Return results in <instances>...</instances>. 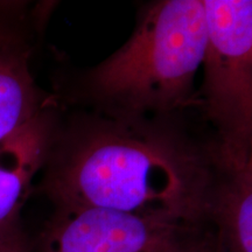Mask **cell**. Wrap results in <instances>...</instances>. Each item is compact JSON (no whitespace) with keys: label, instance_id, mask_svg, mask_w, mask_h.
<instances>
[{"label":"cell","instance_id":"obj_5","mask_svg":"<svg viewBox=\"0 0 252 252\" xmlns=\"http://www.w3.org/2000/svg\"><path fill=\"white\" fill-rule=\"evenodd\" d=\"M59 124L54 105L48 106L0 143V232L20 223L19 214L46 165Z\"/></svg>","mask_w":252,"mask_h":252},{"label":"cell","instance_id":"obj_3","mask_svg":"<svg viewBox=\"0 0 252 252\" xmlns=\"http://www.w3.org/2000/svg\"><path fill=\"white\" fill-rule=\"evenodd\" d=\"M207 41L198 108L215 130L217 156L252 160V2L203 0Z\"/></svg>","mask_w":252,"mask_h":252},{"label":"cell","instance_id":"obj_2","mask_svg":"<svg viewBox=\"0 0 252 252\" xmlns=\"http://www.w3.org/2000/svg\"><path fill=\"white\" fill-rule=\"evenodd\" d=\"M206 41L203 0L145 4L130 39L82 74L71 99L90 112L121 119L176 115L198 106L194 84Z\"/></svg>","mask_w":252,"mask_h":252},{"label":"cell","instance_id":"obj_9","mask_svg":"<svg viewBox=\"0 0 252 252\" xmlns=\"http://www.w3.org/2000/svg\"><path fill=\"white\" fill-rule=\"evenodd\" d=\"M179 252H228L215 235L206 228L200 229L189 241L182 247Z\"/></svg>","mask_w":252,"mask_h":252},{"label":"cell","instance_id":"obj_4","mask_svg":"<svg viewBox=\"0 0 252 252\" xmlns=\"http://www.w3.org/2000/svg\"><path fill=\"white\" fill-rule=\"evenodd\" d=\"M200 228L160 215L55 207L32 252H178Z\"/></svg>","mask_w":252,"mask_h":252},{"label":"cell","instance_id":"obj_7","mask_svg":"<svg viewBox=\"0 0 252 252\" xmlns=\"http://www.w3.org/2000/svg\"><path fill=\"white\" fill-rule=\"evenodd\" d=\"M30 56L17 28L0 27V143L53 105L32 76Z\"/></svg>","mask_w":252,"mask_h":252},{"label":"cell","instance_id":"obj_1","mask_svg":"<svg viewBox=\"0 0 252 252\" xmlns=\"http://www.w3.org/2000/svg\"><path fill=\"white\" fill-rule=\"evenodd\" d=\"M216 163L215 141L195 135L182 113L121 119L81 112L59 124L41 190L54 207L160 215L203 226Z\"/></svg>","mask_w":252,"mask_h":252},{"label":"cell","instance_id":"obj_8","mask_svg":"<svg viewBox=\"0 0 252 252\" xmlns=\"http://www.w3.org/2000/svg\"><path fill=\"white\" fill-rule=\"evenodd\" d=\"M32 248L20 223L0 232V252H32Z\"/></svg>","mask_w":252,"mask_h":252},{"label":"cell","instance_id":"obj_6","mask_svg":"<svg viewBox=\"0 0 252 252\" xmlns=\"http://www.w3.org/2000/svg\"><path fill=\"white\" fill-rule=\"evenodd\" d=\"M216 160L202 225L228 252H252V160Z\"/></svg>","mask_w":252,"mask_h":252}]
</instances>
